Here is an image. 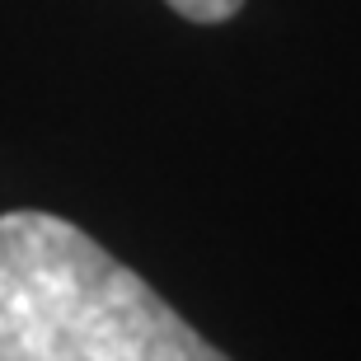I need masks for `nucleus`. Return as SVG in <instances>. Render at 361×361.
I'll use <instances>...</instances> for the list:
<instances>
[{"mask_svg": "<svg viewBox=\"0 0 361 361\" xmlns=\"http://www.w3.org/2000/svg\"><path fill=\"white\" fill-rule=\"evenodd\" d=\"M0 361H230L80 226L0 216Z\"/></svg>", "mask_w": 361, "mask_h": 361, "instance_id": "f257e3e1", "label": "nucleus"}, {"mask_svg": "<svg viewBox=\"0 0 361 361\" xmlns=\"http://www.w3.org/2000/svg\"><path fill=\"white\" fill-rule=\"evenodd\" d=\"M164 5L183 19H192V24H226V19L240 14L244 0H164Z\"/></svg>", "mask_w": 361, "mask_h": 361, "instance_id": "f03ea898", "label": "nucleus"}]
</instances>
